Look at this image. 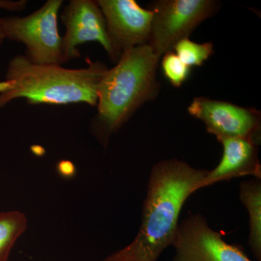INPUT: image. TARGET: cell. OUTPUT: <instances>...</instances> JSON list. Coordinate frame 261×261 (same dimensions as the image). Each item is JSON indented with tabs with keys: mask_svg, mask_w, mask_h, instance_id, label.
I'll use <instances>...</instances> for the list:
<instances>
[{
	"mask_svg": "<svg viewBox=\"0 0 261 261\" xmlns=\"http://www.w3.org/2000/svg\"><path fill=\"white\" fill-rule=\"evenodd\" d=\"M207 173L177 159L156 163L149 174L138 233L129 245L104 261H157L172 246L182 207L200 190Z\"/></svg>",
	"mask_w": 261,
	"mask_h": 261,
	"instance_id": "obj_1",
	"label": "cell"
},
{
	"mask_svg": "<svg viewBox=\"0 0 261 261\" xmlns=\"http://www.w3.org/2000/svg\"><path fill=\"white\" fill-rule=\"evenodd\" d=\"M87 63L86 68L69 69L35 64L23 55L13 57L0 81V109L17 99H25L31 105L97 106L98 86L108 68L100 61Z\"/></svg>",
	"mask_w": 261,
	"mask_h": 261,
	"instance_id": "obj_2",
	"label": "cell"
},
{
	"mask_svg": "<svg viewBox=\"0 0 261 261\" xmlns=\"http://www.w3.org/2000/svg\"><path fill=\"white\" fill-rule=\"evenodd\" d=\"M159 58L148 44L138 46L123 53L105 72L98 86L97 113L90 126L104 147L140 106L155 96Z\"/></svg>",
	"mask_w": 261,
	"mask_h": 261,
	"instance_id": "obj_3",
	"label": "cell"
},
{
	"mask_svg": "<svg viewBox=\"0 0 261 261\" xmlns=\"http://www.w3.org/2000/svg\"><path fill=\"white\" fill-rule=\"evenodd\" d=\"M63 3V0H47L27 16L1 18L5 38L23 44L25 56L35 64H64L58 27Z\"/></svg>",
	"mask_w": 261,
	"mask_h": 261,
	"instance_id": "obj_4",
	"label": "cell"
},
{
	"mask_svg": "<svg viewBox=\"0 0 261 261\" xmlns=\"http://www.w3.org/2000/svg\"><path fill=\"white\" fill-rule=\"evenodd\" d=\"M217 3L211 0H163L154 4L147 44L161 58L176 43L187 39L196 27L214 14Z\"/></svg>",
	"mask_w": 261,
	"mask_h": 261,
	"instance_id": "obj_5",
	"label": "cell"
},
{
	"mask_svg": "<svg viewBox=\"0 0 261 261\" xmlns=\"http://www.w3.org/2000/svg\"><path fill=\"white\" fill-rule=\"evenodd\" d=\"M172 246L173 261H252L242 247L226 243L199 214L178 223Z\"/></svg>",
	"mask_w": 261,
	"mask_h": 261,
	"instance_id": "obj_6",
	"label": "cell"
},
{
	"mask_svg": "<svg viewBox=\"0 0 261 261\" xmlns=\"http://www.w3.org/2000/svg\"><path fill=\"white\" fill-rule=\"evenodd\" d=\"M65 33L62 37L64 62L80 58L79 47L87 42H97L102 45L113 62H118L108 36L106 19L97 1L70 0L61 14Z\"/></svg>",
	"mask_w": 261,
	"mask_h": 261,
	"instance_id": "obj_7",
	"label": "cell"
},
{
	"mask_svg": "<svg viewBox=\"0 0 261 261\" xmlns=\"http://www.w3.org/2000/svg\"><path fill=\"white\" fill-rule=\"evenodd\" d=\"M190 115L203 122L217 140L245 138L260 143V114L245 108L208 98L196 97L188 107Z\"/></svg>",
	"mask_w": 261,
	"mask_h": 261,
	"instance_id": "obj_8",
	"label": "cell"
},
{
	"mask_svg": "<svg viewBox=\"0 0 261 261\" xmlns=\"http://www.w3.org/2000/svg\"><path fill=\"white\" fill-rule=\"evenodd\" d=\"M117 58L132 48L145 45L150 36L153 13L135 0H98Z\"/></svg>",
	"mask_w": 261,
	"mask_h": 261,
	"instance_id": "obj_9",
	"label": "cell"
},
{
	"mask_svg": "<svg viewBox=\"0 0 261 261\" xmlns=\"http://www.w3.org/2000/svg\"><path fill=\"white\" fill-rule=\"evenodd\" d=\"M219 142L223 146L222 158L214 169L208 171L201 182L200 190L217 182L243 176L261 178L258 144L245 138H227Z\"/></svg>",
	"mask_w": 261,
	"mask_h": 261,
	"instance_id": "obj_10",
	"label": "cell"
},
{
	"mask_svg": "<svg viewBox=\"0 0 261 261\" xmlns=\"http://www.w3.org/2000/svg\"><path fill=\"white\" fill-rule=\"evenodd\" d=\"M240 199L250 218L248 243L250 250L256 260L261 261V178L242 182Z\"/></svg>",
	"mask_w": 261,
	"mask_h": 261,
	"instance_id": "obj_11",
	"label": "cell"
},
{
	"mask_svg": "<svg viewBox=\"0 0 261 261\" xmlns=\"http://www.w3.org/2000/svg\"><path fill=\"white\" fill-rule=\"evenodd\" d=\"M27 222L20 211L0 213V261H8L15 243L27 230Z\"/></svg>",
	"mask_w": 261,
	"mask_h": 261,
	"instance_id": "obj_12",
	"label": "cell"
},
{
	"mask_svg": "<svg viewBox=\"0 0 261 261\" xmlns=\"http://www.w3.org/2000/svg\"><path fill=\"white\" fill-rule=\"evenodd\" d=\"M173 49L180 60L190 68L203 64L213 54L214 45L211 42L200 44L192 42L187 38L176 43Z\"/></svg>",
	"mask_w": 261,
	"mask_h": 261,
	"instance_id": "obj_13",
	"label": "cell"
},
{
	"mask_svg": "<svg viewBox=\"0 0 261 261\" xmlns=\"http://www.w3.org/2000/svg\"><path fill=\"white\" fill-rule=\"evenodd\" d=\"M190 67L187 66L172 51L166 53L162 60L163 73L170 83L178 87L186 81L190 74Z\"/></svg>",
	"mask_w": 261,
	"mask_h": 261,
	"instance_id": "obj_14",
	"label": "cell"
},
{
	"mask_svg": "<svg viewBox=\"0 0 261 261\" xmlns=\"http://www.w3.org/2000/svg\"><path fill=\"white\" fill-rule=\"evenodd\" d=\"M56 168L58 174L65 179H70L74 177L76 174V168L75 165L68 160L60 161L57 164Z\"/></svg>",
	"mask_w": 261,
	"mask_h": 261,
	"instance_id": "obj_15",
	"label": "cell"
},
{
	"mask_svg": "<svg viewBox=\"0 0 261 261\" xmlns=\"http://www.w3.org/2000/svg\"><path fill=\"white\" fill-rule=\"evenodd\" d=\"M27 0H0V9L8 10V11L21 12L27 8Z\"/></svg>",
	"mask_w": 261,
	"mask_h": 261,
	"instance_id": "obj_16",
	"label": "cell"
},
{
	"mask_svg": "<svg viewBox=\"0 0 261 261\" xmlns=\"http://www.w3.org/2000/svg\"><path fill=\"white\" fill-rule=\"evenodd\" d=\"M33 153L37 156H42L44 152V149L39 146H34L32 147Z\"/></svg>",
	"mask_w": 261,
	"mask_h": 261,
	"instance_id": "obj_17",
	"label": "cell"
},
{
	"mask_svg": "<svg viewBox=\"0 0 261 261\" xmlns=\"http://www.w3.org/2000/svg\"><path fill=\"white\" fill-rule=\"evenodd\" d=\"M1 18L2 17H0V48H1L2 45H3V42H4L5 39H6V38H5L4 30H3V25H2Z\"/></svg>",
	"mask_w": 261,
	"mask_h": 261,
	"instance_id": "obj_18",
	"label": "cell"
}]
</instances>
